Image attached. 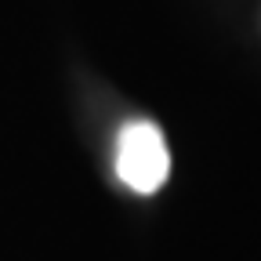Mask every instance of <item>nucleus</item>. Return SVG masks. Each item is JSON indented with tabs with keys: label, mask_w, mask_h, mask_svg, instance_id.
I'll use <instances>...</instances> for the list:
<instances>
[{
	"label": "nucleus",
	"mask_w": 261,
	"mask_h": 261,
	"mask_svg": "<svg viewBox=\"0 0 261 261\" xmlns=\"http://www.w3.org/2000/svg\"><path fill=\"white\" fill-rule=\"evenodd\" d=\"M116 174L138 196H152V192H160L167 185L171 152H167V142H163V130L152 120H130V123L120 127Z\"/></svg>",
	"instance_id": "f257e3e1"
}]
</instances>
